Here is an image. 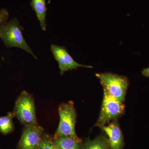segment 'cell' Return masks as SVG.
I'll use <instances>...</instances> for the list:
<instances>
[{
    "label": "cell",
    "mask_w": 149,
    "mask_h": 149,
    "mask_svg": "<svg viewBox=\"0 0 149 149\" xmlns=\"http://www.w3.org/2000/svg\"><path fill=\"white\" fill-rule=\"evenodd\" d=\"M124 111V105L122 102L104 90L101 110L96 125L100 127L105 125L107 122L122 115Z\"/></svg>",
    "instance_id": "5"
},
{
    "label": "cell",
    "mask_w": 149,
    "mask_h": 149,
    "mask_svg": "<svg viewBox=\"0 0 149 149\" xmlns=\"http://www.w3.org/2000/svg\"><path fill=\"white\" fill-rule=\"evenodd\" d=\"M51 50L56 60L58 63L61 75L68 70H77L80 67L93 68L91 65H83L75 61L68 53L66 48L63 46L52 45Z\"/></svg>",
    "instance_id": "6"
},
{
    "label": "cell",
    "mask_w": 149,
    "mask_h": 149,
    "mask_svg": "<svg viewBox=\"0 0 149 149\" xmlns=\"http://www.w3.org/2000/svg\"><path fill=\"white\" fill-rule=\"evenodd\" d=\"M60 121L54 139L61 136H68L76 141L81 142L75 131L76 114L74 104L72 102L62 104L58 107Z\"/></svg>",
    "instance_id": "2"
},
{
    "label": "cell",
    "mask_w": 149,
    "mask_h": 149,
    "mask_svg": "<svg viewBox=\"0 0 149 149\" xmlns=\"http://www.w3.org/2000/svg\"><path fill=\"white\" fill-rule=\"evenodd\" d=\"M13 113L22 124L37 125L34 99L27 92L23 91L19 96Z\"/></svg>",
    "instance_id": "3"
},
{
    "label": "cell",
    "mask_w": 149,
    "mask_h": 149,
    "mask_svg": "<svg viewBox=\"0 0 149 149\" xmlns=\"http://www.w3.org/2000/svg\"><path fill=\"white\" fill-rule=\"evenodd\" d=\"M23 29L17 19H13L6 22L1 27L0 38L6 47L20 48L32 55L37 59V56L24 39L22 33Z\"/></svg>",
    "instance_id": "1"
},
{
    "label": "cell",
    "mask_w": 149,
    "mask_h": 149,
    "mask_svg": "<svg viewBox=\"0 0 149 149\" xmlns=\"http://www.w3.org/2000/svg\"><path fill=\"white\" fill-rule=\"evenodd\" d=\"M8 18L9 13L7 10L2 9L0 10V29L8 21Z\"/></svg>",
    "instance_id": "14"
},
{
    "label": "cell",
    "mask_w": 149,
    "mask_h": 149,
    "mask_svg": "<svg viewBox=\"0 0 149 149\" xmlns=\"http://www.w3.org/2000/svg\"><path fill=\"white\" fill-rule=\"evenodd\" d=\"M108 137V144L110 149H122L123 144V137L119 125L116 121L109 125L101 127Z\"/></svg>",
    "instance_id": "8"
},
{
    "label": "cell",
    "mask_w": 149,
    "mask_h": 149,
    "mask_svg": "<svg viewBox=\"0 0 149 149\" xmlns=\"http://www.w3.org/2000/svg\"><path fill=\"white\" fill-rule=\"evenodd\" d=\"M44 129L37 125H26L19 142V149H38Z\"/></svg>",
    "instance_id": "7"
},
{
    "label": "cell",
    "mask_w": 149,
    "mask_h": 149,
    "mask_svg": "<svg viewBox=\"0 0 149 149\" xmlns=\"http://www.w3.org/2000/svg\"><path fill=\"white\" fill-rule=\"evenodd\" d=\"M142 73L145 77L149 78V67L143 70L142 71Z\"/></svg>",
    "instance_id": "15"
},
{
    "label": "cell",
    "mask_w": 149,
    "mask_h": 149,
    "mask_svg": "<svg viewBox=\"0 0 149 149\" xmlns=\"http://www.w3.org/2000/svg\"><path fill=\"white\" fill-rule=\"evenodd\" d=\"M38 149H56L53 140L48 135L43 136Z\"/></svg>",
    "instance_id": "13"
},
{
    "label": "cell",
    "mask_w": 149,
    "mask_h": 149,
    "mask_svg": "<svg viewBox=\"0 0 149 149\" xmlns=\"http://www.w3.org/2000/svg\"><path fill=\"white\" fill-rule=\"evenodd\" d=\"M96 76L100 80L104 90L123 102L128 86L127 77L110 72L97 73Z\"/></svg>",
    "instance_id": "4"
},
{
    "label": "cell",
    "mask_w": 149,
    "mask_h": 149,
    "mask_svg": "<svg viewBox=\"0 0 149 149\" xmlns=\"http://www.w3.org/2000/svg\"><path fill=\"white\" fill-rule=\"evenodd\" d=\"M15 117L13 112H8L7 115L0 117V132L3 135L11 133L14 126L13 119Z\"/></svg>",
    "instance_id": "11"
},
{
    "label": "cell",
    "mask_w": 149,
    "mask_h": 149,
    "mask_svg": "<svg viewBox=\"0 0 149 149\" xmlns=\"http://www.w3.org/2000/svg\"><path fill=\"white\" fill-rule=\"evenodd\" d=\"M30 5L36 13L37 19L40 21L42 29L43 31H46V17L47 8L46 0H32Z\"/></svg>",
    "instance_id": "9"
},
{
    "label": "cell",
    "mask_w": 149,
    "mask_h": 149,
    "mask_svg": "<svg viewBox=\"0 0 149 149\" xmlns=\"http://www.w3.org/2000/svg\"><path fill=\"white\" fill-rule=\"evenodd\" d=\"M81 149H110L107 141L103 136H99L93 140H88Z\"/></svg>",
    "instance_id": "12"
},
{
    "label": "cell",
    "mask_w": 149,
    "mask_h": 149,
    "mask_svg": "<svg viewBox=\"0 0 149 149\" xmlns=\"http://www.w3.org/2000/svg\"><path fill=\"white\" fill-rule=\"evenodd\" d=\"M53 143L56 149H81V142L68 137L61 136L54 139Z\"/></svg>",
    "instance_id": "10"
}]
</instances>
